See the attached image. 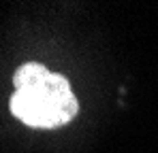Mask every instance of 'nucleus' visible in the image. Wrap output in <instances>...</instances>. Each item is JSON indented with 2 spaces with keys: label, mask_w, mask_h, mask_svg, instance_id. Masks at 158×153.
Segmentation results:
<instances>
[{
  "label": "nucleus",
  "mask_w": 158,
  "mask_h": 153,
  "mask_svg": "<svg viewBox=\"0 0 158 153\" xmlns=\"http://www.w3.org/2000/svg\"><path fill=\"white\" fill-rule=\"evenodd\" d=\"M11 113L30 128H58L71 121L79 102L69 81L39 62H28L13 75Z\"/></svg>",
  "instance_id": "obj_1"
}]
</instances>
